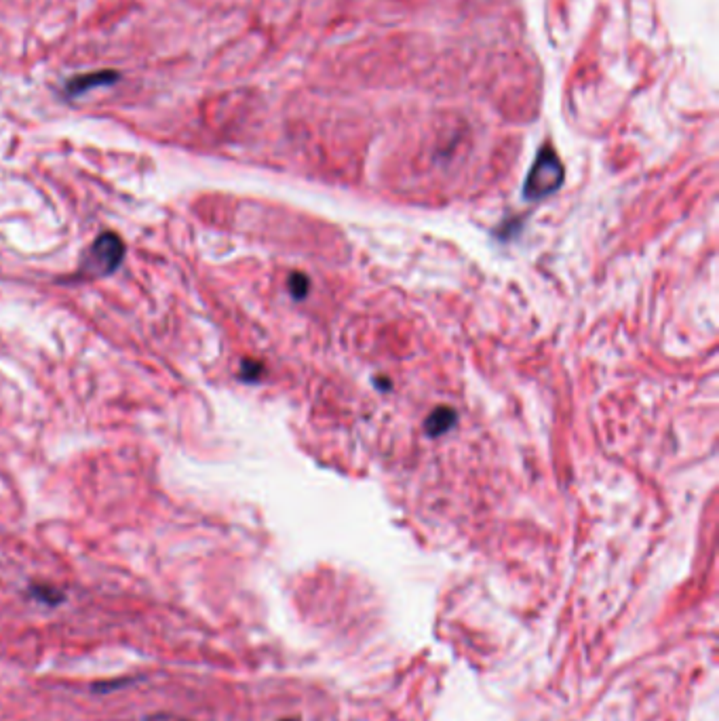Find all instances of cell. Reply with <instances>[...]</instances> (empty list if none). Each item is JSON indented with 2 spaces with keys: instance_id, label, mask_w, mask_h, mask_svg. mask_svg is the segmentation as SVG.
<instances>
[{
  "instance_id": "obj_3",
  "label": "cell",
  "mask_w": 719,
  "mask_h": 721,
  "mask_svg": "<svg viewBox=\"0 0 719 721\" xmlns=\"http://www.w3.org/2000/svg\"><path fill=\"white\" fill-rule=\"evenodd\" d=\"M116 81H119V74L112 72V70L81 74V76H74V79H70V81L66 83V91H64V93H66L68 97H81V95H85L87 91L100 89V87H110V85H114Z\"/></svg>"
},
{
  "instance_id": "obj_8",
  "label": "cell",
  "mask_w": 719,
  "mask_h": 721,
  "mask_svg": "<svg viewBox=\"0 0 719 721\" xmlns=\"http://www.w3.org/2000/svg\"><path fill=\"white\" fill-rule=\"evenodd\" d=\"M279 721H300L298 717H287V719H279Z\"/></svg>"
},
{
  "instance_id": "obj_1",
  "label": "cell",
  "mask_w": 719,
  "mask_h": 721,
  "mask_svg": "<svg viewBox=\"0 0 719 721\" xmlns=\"http://www.w3.org/2000/svg\"><path fill=\"white\" fill-rule=\"evenodd\" d=\"M125 258V243L114 235V232H104L95 239L87 256V270L93 275H112V272L123 264Z\"/></svg>"
},
{
  "instance_id": "obj_2",
  "label": "cell",
  "mask_w": 719,
  "mask_h": 721,
  "mask_svg": "<svg viewBox=\"0 0 719 721\" xmlns=\"http://www.w3.org/2000/svg\"><path fill=\"white\" fill-rule=\"evenodd\" d=\"M563 180V169L555 152L551 148H544L530 171V178L526 184L528 197H544V194L553 192Z\"/></svg>"
},
{
  "instance_id": "obj_5",
  "label": "cell",
  "mask_w": 719,
  "mask_h": 721,
  "mask_svg": "<svg viewBox=\"0 0 719 721\" xmlns=\"http://www.w3.org/2000/svg\"><path fill=\"white\" fill-rule=\"evenodd\" d=\"M135 681H138V677H116V679H106V681H95V684L91 686V692L93 694H110V692L123 690L131 684H135Z\"/></svg>"
},
{
  "instance_id": "obj_6",
  "label": "cell",
  "mask_w": 719,
  "mask_h": 721,
  "mask_svg": "<svg viewBox=\"0 0 719 721\" xmlns=\"http://www.w3.org/2000/svg\"><path fill=\"white\" fill-rule=\"evenodd\" d=\"M291 289H294V296H304L306 291V279L302 275H296L291 279Z\"/></svg>"
},
{
  "instance_id": "obj_7",
  "label": "cell",
  "mask_w": 719,
  "mask_h": 721,
  "mask_svg": "<svg viewBox=\"0 0 719 721\" xmlns=\"http://www.w3.org/2000/svg\"><path fill=\"white\" fill-rule=\"evenodd\" d=\"M144 721H188V719L176 717V715H171V713H154V715H148Z\"/></svg>"
},
{
  "instance_id": "obj_4",
  "label": "cell",
  "mask_w": 719,
  "mask_h": 721,
  "mask_svg": "<svg viewBox=\"0 0 719 721\" xmlns=\"http://www.w3.org/2000/svg\"><path fill=\"white\" fill-rule=\"evenodd\" d=\"M28 595L34 599V601H38V603H43V606H49V608H57V606H60V603H64L66 601V595L60 591V589H55V587H51V584H30V587H28Z\"/></svg>"
}]
</instances>
